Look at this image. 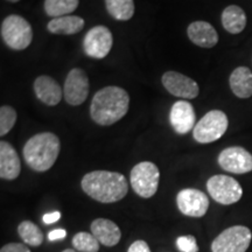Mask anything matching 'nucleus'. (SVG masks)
I'll return each mask as SVG.
<instances>
[{"label":"nucleus","mask_w":252,"mask_h":252,"mask_svg":"<svg viewBox=\"0 0 252 252\" xmlns=\"http://www.w3.org/2000/svg\"><path fill=\"white\" fill-rule=\"evenodd\" d=\"M62 252H77V251H75V250H72V249H67V250H64V251H62Z\"/></svg>","instance_id":"32"},{"label":"nucleus","mask_w":252,"mask_h":252,"mask_svg":"<svg viewBox=\"0 0 252 252\" xmlns=\"http://www.w3.org/2000/svg\"><path fill=\"white\" fill-rule=\"evenodd\" d=\"M176 247L181 252H198L196 238L191 235L179 237L176 239Z\"/></svg>","instance_id":"27"},{"label":"nucleus","mask_w":252,"mask_h":252,"mask_svg":"<svg viewBox=\"0 0 252 252\" xmlns=\"http://www.w3.org/2000/svg\"><path fill=\"white\" fill-rule=\"evenodd\" d=\"M176 204L179 210L186 216L202 217L209 208V198L198 189L186 188L176 195Z\"/></svg>","instance_id":"12"},{"label":"nucleus","mask_w":252,"mask_h":252,"mask_svg":"<svg viewBox=\"0 0 252 252\" xmlns=\"http://www.w3.org/2000/svg\"><path fill=\"white\" fill-rule=\"evenodd\" d=\"M165 89L173 96L184 99H194L200 94L198 84L193 78L186 76L178 71H166L161 77Z\"/></svg>","instance_id":"13"},{"label":"nucleus","mask_w":252,"mask_h":252,"mask_svg":"<svg viewBox=\"0 0 252 252\" xmlns=\"http://www.w3.org/2000/svg\"><path fill=\"white\" fill-rule=\"evenodd\" d=\"M229 121L220 110H212L203 116L193 130L194 139L200 144H209L219 140L228 130Z\"/></svg>","instance_id":"5"},{"label":"nucleus","mask_w":252,"mask_h":252,"mask_svg":"<svg viewBox=\"0 0 252 252\" xmlns=\"http://www.w3.org/2000/svg\"><path fill=\"white\" fill-rule=\"evenodd\" d=\"M251 239L252 232L248 226H230L214 239L212 252H247Z\"/></svg>","instance_id":"7"},{"label":"nucleus","mask_w":252,"mask_h":252,"mask_svg":"<svg viewBox=\"0 0 252 252\" xmlns=\"http://www.w3.org/2000/svg\"><path fill=\"white\" fill-rule=\"evenodd\" d=\"M222 25L230 34H239L247 26V14L237 5H229L222 12Z\"/></svg>","instance_id":"21"},{"label":"nucleus","mask_w":252,"mask_h":252,"mask_svg":"<svg viewBox=\"0 0 252 252\" xmlns=\"http://www.w3.org/2000/svg\"><path fill=\"white\" fill-rule=\"evenodd\" d=\"M67 236V232H65L64 229H55L53 231H50L48 234V239L49 241H58V239H63Z\"/></svg>","instance_id":"31"},{"label":"nucleus","mask_w":252,"mask_h":252,"mask_svg":"<svg viewBox=\"0 0 252 252\" xmlns=\"http://www.w3.org/2000/svg\"><path fill=\"white\" fill-rule=\"evenodd\" d=\"M61 219V213L60 212H54V213H48L45 214L42 217V220L45 224H53V223L58 222V220Z\"/></svg>","instance_id":"30"},{"label":"nucleus","mask_w":252,"mask_h":252,"mask_svg":"<svg viewBox=\"0 0 252 252\" xmlns=\"http://www.w3.org/2000/svg\"><path fill=\"white\" fill-rule=\"evenodd\" d=\"M84 20L77 15H64L54 18L47 25V28L52 34L56 35H75L84 28Z\"/></svg>","instance_id":"20"},{"label":"nucleus","mask_w":252,"mask_h":252,"mask_svg":"<svg viewBox=\"0 0 252 252\" xmlns=\"http://www.w3.org/2000/svg\"><path fill=\"white\" fill-rule=\"evenodd\" d=\"M128 105L127 91L115 86L105 87L94 94L90 105L91 119L100 126H110L124 117Z\"/></svg>","instance_id":"1"},{"label":"nucleus","mask_w":252,"mask_h":252,"mask_svg":"<svg viewBox=\"0 0 252 252\" xmlns=\"http://www.w3.org/2000/svg\"><path fill=\"white\" fill-rule=\"evenodd\" d=\"M187 35L191 43L201 48H213L219 42V34L213 25L207 21H194L187 28Z\"/></svg>","instance_id":"17"},{"label":"nucleus","mask_w":252,"mask_h":252,"mask_svg":"<svg viewBox=\"0 0 252 252\" xmlns=\"http://www.w3.org/2000/svg\"><path fill=\"white\" fill-rule=\"evenodd\" d=\"M17 122V111L9 105H4L0 108V135L4 137L13 128Z\"/></svg>","instance_id":"26"},{"label":"nucleus","mask_w":252,"mask_h":252,"mask_svg":"<svg viewBox=\"0 0 252 252\" xmlns=\"http://www.w3.org/2000/svg\"><path fill=\"white\" fill-rule=\"evenodd\" d=\"M80 0H45L43 8L48 17L60 18L70 14L78 7Z\"/></svg>","instance_id":"23"},{"label":"nucleus","mask_w":252,"mask_h":252,"mask_svg":"<svg viewBox=\"0 0 252 252\" xmlns=\"http://www.w3.org/2000/svg\"><path fill=\"white\" fill-rule=\"evenodd\" d=\"M108 13L119 21H127L134 14L133 0H105Z\"/></svg>","instance_id":"22"},{"label":"nucleus","mask_w":252,"mask_h":252,"mask_svg":"<svg viewBox=\"0 0 252 252\" xmlns=\"http://www.w3.org/2000/svg\"><path fill=\"white\" fill-rule=\"evenodd\" d=\"M90 84L83 69L72 68L68 72L63 87V96L69 105L78 106L86 102L89 96Z\"/></svg>","instance_id":"9"},{"label":"nucleus","mask_w":252,"mask_h":252,"mask_svg":"<svg viewBox=\"0 0 252 252\" xmlns=\"http://www.w3.org/2000/svg\"><path fill=\"white\" fill-rule=\"evenodd\" d=\"M34 93L40 102L48 106H55L61 102L63 90L54 78L41 75L36 77L33 84Z\"/></svg>","instance_id":"15"},{"label":"nucleus","mask_w":252,"mask_h":252,"mask_svg":"<svg viewBox=\"0 0 252 252\" xmlns=\"http://www.w3.org/2000/svg\"><path fill=\"white\" fill-rule=\"evenodd\" d=\"M7 1H9V2H18V1H20V0H7Z\"/></svg>","instance_id":"33"},{"label":"nucleus","mask_w":252,"mask_h":252,"mask_svg":"<svg viewBox=\"0 0 252 252\" xmlns=\"http://www.w3.org/2000/svg\"><path fill=\"white\" fill-rule=\"evenodd\" d=\"M0 252H32L23 243H8L1 248Z\"/></svg>","instance_id":"28"},{"label":"nucleus","mask_w":252,"mask_h":252,"mask_svg":"<svg viewBox=\"0 0 252 252\" xmlns=\"http://www.w3.org/2000/svg\"><path fill=\"white\" fill-rule=\"evenodd\" d=\"M81 186L84 193L100 203L118 202L128 191L125 176L117 172H90L83 176Z\"/></svg>","instance_id":"2"},{"label":"nucleus","mask_w":252,"mask_h":252,"mask_svg":"<svg viewBox=\"0 0 252 252\" xmlns=\"http://www.w3.org/2000/svg\"><path fill=\"white\" fill-rule=\"evenodd\" d=\"M208 193L217 203L230 206L238 202L243 195V189L237 180L228 175H214L207 182Z\"/></svg>","instance_id":"8"},{"label":"nucleus","mask_w":252,"mask_h":252,"mask_svg":"<svg viewBox=\"0 0 252 252\" xmlns=\"http://www.w3.org/2000/svg\"><path fill=\"white\" fill-rule=\"evenodd\" d=\"M217 160L220 168L232 174H247L252 172V154L241 146L224 149Z\"/></svg>","instance_id":"11"},{"label":"nucleus","mask_w":252,"mask_h":252,"mask_svg":"<svg viewBox=\"0 0 252 252\" xmlns=\"http://www.w3.org/2000/svg\"><path fill=\"white\" fill-rule=\"evenodd\" d=\"M113 45V36L108 27L94 26L88 31L83 40V49L87 56L93 59H104L108 56Z\"/></svg>","instance_id":"10"},{"label":"nucleus","mask_w":252,"mask_h":252,"mask_svg":"<svg viewBox=\"0 0 252 252\" xmlns=\"http://www.w3.org/2000/svg\"><path fill=\"white\" fill-rule=\"evenodd\" d=\"M91 234L98 239L100 244L105 247H115L122 238V231L119 226L111 220L97 219L91 223Z\"/></svg>","instance_id":"18"},{"label":"nucleus","mask_w":252,"mask_h":252,"mask_svg":"<svg viewBox=\"0 0 252 252\" xmlns=\"http://www.w3.org/2000/svg\"><path fill=\"white\" fill-rule=\"evenodd\" d=\"M229 84L238 98L247 99L252 96V72L247 67H238L231 72Z\"/></svg>","instance_id":"19"},{"label":"nucleus","mask_w":252,"mask_h":252,"mask_svg":"<svg viewBox=\"0 0 252 252\" xmlns=\"http://www.w3.org/2000/svg\"><path fill=\"white\" fill-rule=\"evenodd\" d=\"M18 234L24 243L31 247H40L43 242V234L41 229L31 220H24L18 225Z\"/></svg>","instance_id":"24"},{"label":"nucleus","mask_w":252,"mask_h":252,"mask_svg":"<svg viewBox=\"0 0 252 252\" xmlns=\"http://www.w3.org/2000/svg\"><path fill=\"white\" fill-rule=\"evenodd\" d=\"M160 171L156 163L143 161L132 168L130 182L134 193L140 197L150 198L156 195L159 187Z\"/></svg>","instance_id":"6"},{"label":"nucleus","mask_w":252,"mask_h":252,"mask_svg":"<svg viewBox=\"0 0 252 252\" xmlns=\"http://www.w3.org/2000/svg\"><path fill=\"white\" fill-rule=\"evenodd\" d=\"M72 245L80 252H98L99 242L91 232H77L72 237Z\"/></svg>","instance_id":"25"},{"label":"nucleus","mask_w":252,"mask_h":252,"mask_svg":"<svg viewBox=\"0 0 252 252\" xmlns=\"http://www.w3.org/2000/svg\"><path fill=\"white\" fill-rule=\"evenodd\" d=\"M169 122L178 134H186L195 127L194 106L187 100H178L172 105Z\"/></svg>","instance_id":"14"},{"label":"nucleus","mask_w":252,"mask_h":252,"mask_svg":"<svg viewBox=\"0 0 252 252\" xmlns=\"http://www.w3.org/2000/svg\"><path fill=\"white\" fill-rule=\"evenodd\" d=\"M0 34L5 45L13 50L26 49L33 40L31 24L18 14H11L2 20Z\"/></svg>","instance_id":"4"},{"label":"nucleus","mask_w":252,"mask_h":252,"mask_svg":"<svg viewBox=\"0 0 252 252\" xmlns=\"http://www.w3.org/2000/svg\"><path fill=\"white\" fill-rule=\"evenodd\" d=\"M21 172V161L17 151L7 141H0V178L15 180Z\"/></svg>","instance_id":"16"},{"label":"nucleus","mask_w":252,"mask_h":252,"mask_svg":"<svg viewBox=\"0 0 252 252\" xmlns=\"http://www.w3.org/2000/svg\"><path fill=\"white\" fill-rule=\"evenodd\" d=\"M60 150L61 143L58 135L52 132H42L27 140L23 154L25 161L33 171L46 172L54 166Z\"/></svg>","instance_id":"3"},{"label":"nucleus","mask_w":252,"mask_h":252,"mask_svg":"<svg viewBox=\"0 0 252 252\" xmlns=\"http://www.w3.org/2000/svg\"><path fill=\"white\" fill-rule=\"evenodd\" d=\"M127 252H152L145 241H135L130 245Z\"/></svg>","instance_id":"29"}]
</instances>
